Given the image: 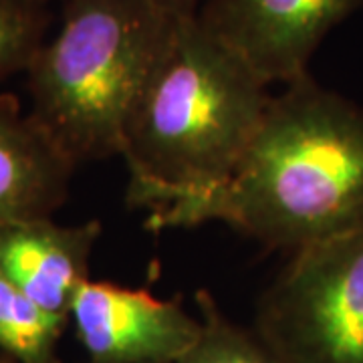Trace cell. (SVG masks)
<instances>
[{"label":"cell","mask_w":363,"mask_h":363,"mask_svg":"<svg viewBox=\"0 0 363 363\" xmlns=\"http://www.w3.org/2000/svg\"><path fill=\"white\" fill-rule=\"evenodd\" d=\"M150 233L220 222L297 252L363 224V105L309 75L272 95L234 172L204 190L145 198Z\"/></svg>","instance_id":"cell-1"},{"label":"cell","mask_w":363,"mask_h":363,"mask_svg":"<svg viewBox=\"0 0 363 363\" xmlns=\"http://www.w3.org/2000/svg\"><path fill=\"white\" fill-rule=\"evenodd\" d=\"M264 85L198 16L178 18L123 131L131 208L164 192L224 182L271 104Z\"/></svg>","instance_id":"cell-2"},{"label":"cell","mask_w":363,"mask_h":363,"mask_svg":"<svg viewBox=\"0 0 363 363\" xmlns=\"http://www.w3.org/2000/svg\"><path fill=\"white\" fill-rule=\"evenodd\" d=\"M176 23L156 0H65L59 30L25 71L26 113L75 168L121 154Z\"/></svg>","instance_id":"cell-3"},{"label":"cell","mask_w":363,"mask_h":363,"mask_svg":"<svg viewBox=\"0 0 363 363\" xmlns=\"http://www.w3.org/2000/svg\"><path fill=\"white\" fill-rule=\"evenodd\" d=\"M252 331L285 363H363V224L291 252Z\"/></svg>","instance_id":"cell-4"},{"label":"cell","mask_w":363,"mask_h":363,"mask_svg":"<svg viewBox=\"0 0 363 363\" xmlns=\"http://www.w3.org/2000/svg\"><path fill=\"white\" fill-rule=\"evenodd\" d=\"M363 0H204L198 21L264 85L309 75L323 39Z\"/></svg>","instance_id":"cell-5"},{"label":"cell","mask_w":363,"mask_h":363,"mask_svg":"<svg viewBox=\"0 0 363 363\" xmlns=\"http://www.w3.org/2000/svg\"><path fill=\"white\" fill-rule=\"evenodd\" d=\"M69 323L89 363H174L202 333L178 298L93 279L73 298Z\"/></svg>","instance_id":"cell-6"},{"label":"cell","mask_w":363,"mask_h":363,"mask_svg":"<svg viewBox=\"0 0 363 363\" xmlns=\"http://www.w3.org/2000/svg\"><path fill=\"white\" fill-rule=\"evenodd\" d=\"M101 222L59 224L52 216L0 228V271L40 309L69 321L71 303L89 281Z\"/></svg>","instance_id":"cell-7"},{"label":"cell","mask_w":363,"mask_h":363,"mask_svg":"<svg viewBox=\"0 0 363 363\" xmlns=\"http://www.w3.org/2000/svg\"><path fill=\"white\" fill-rule=\"evenodd\" d=\"M75 169L16 99H0V228L52 216Z\"/></svg>","instance_id":"cell-8"},{"label":"cell","mask_w":363,"mask_h":363,"mask_svg":"<svg viewBox=\"0 0 363 363\" xmlns=\"http://www.w3.org/2000/svg\"><path fill=\"white\" fill-rule=\"evenodd\" d=\"M67 319L55 317L0 271V351L14 363H61L57 345Z\"/></svg>","instance_id":"cell-9"},{"label":"cell","mask_w":363,"mask_h":363,"mask_svg":"<svg viewBox=\"0 0 363 363\" xmlns=\"http://www.w3.org/2000/svg\"><path fill=\"white\" fill-rule=\"evenodd\" d=\"M202 333L194 347L174 363H285L264 341L222 311L206 289L196 295Z\"/></svg>","instance_id":"cell-10"},{"label":"cell","mask_w":363,"mask_h":363,"mask_svg":"<svg viewBox=\"0 0 363 363\" xmlns=\"http://www.w3.org/2000/svg\"><path fill=\"white\" fill-rule=\"evenodd\" d=\"M51 26L49 2L0 0V81L25 73Z\"/></svg>","instance_id":"cell-11"},{"label":"cell","mask_w":363,"mask_h":363,"mask_svg":"<svg viewBox=\"0 0 363 363\" xmlns=\"http://www.w3.org/2000/svg\"><path fill=\"white\" fill-rule=\"evenodd\" d=\"M157 4L176 18H190L196 16L204 0H156Z\"/></svg>","instance_id":"cell-12"},{"label":"cell","mask_w":363,"mask_h":363,"mask_svg":"<svg viewBox=\"0 0 363 363\" xmlns=\"http://www.w3.org/2000/svg\"><path fill=\"white\" fill-rule=\"evenodd\" d=\"M0 363H14L11 357H6V355H0Z\"/></svg>","instance_id":"cell-13"},{"label":"cell","mask_w":363,"mask_h":363,"mask_svg":"<svg viewBox=\"0 0 363 363\" xmlns=\"http://www.w3.org/2000/svg\"><path fill=\"white\" fill-rule=\"evenodd\" d=\"M40 2H51V0H40Z\"/></svg>","instance_id":"cell-14"}]
</instances>
